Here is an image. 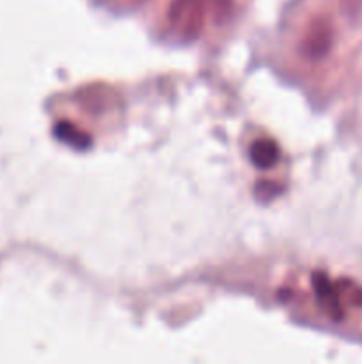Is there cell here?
<instances>
[{"instance_id":"obj_1","label":"cell","mask_w":362,"mask_h":364,"mask_svg":"<svg viewBox=\"0 0 362 364\" xmlns=\"http://www.w3.org/2000/svg\"><path fill=\"white\" fill-rule=\"evenodd\" d=\"M251 160L259 169H268L279 160V148L272 141H258L251 148Z\"/></svg>"},{"instance_id":"obj_2","label":"cell","mask_w":362,"mask_h":364,"mask_svg":"<svg viewBox=\"0 0 362 364\" xmlns=\"http://www.w3.org/2000/svg\"><path fill=\"white\" fill-rule=\"evenodd\" d=\"M57 135L60 137V141L67 142V144L71 146H77V148H82V146L87 144V135H84L82 132H77L71 124H60V127L57 128Z\"/></svg>"},{"instance_id":"obj_3","label":"cell","mask_w":362,"mask_h":364,"mask_svg":"<svg viewBox=\"0 0 362 364\" xmlns=\"http://www.w3.org/2000/svg\"><path fill=\"white\" fill-rule=\"evenodd\" d=\"M341 290H337V294L343 295L344 299H346L350 304L357 306V308H362V288L358 287V284L351 283V281H344V283H341Z\"/></svg>"}]
</instances>
